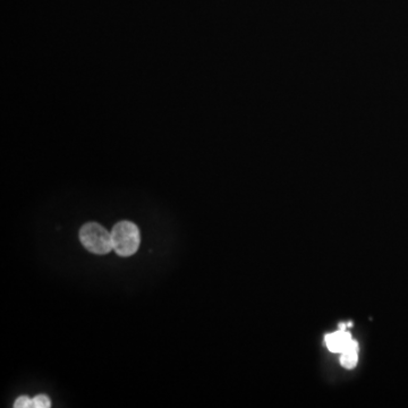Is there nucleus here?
<instances>
[{
    "instance_id": "1",
    "label": "nucleus",
    "mask_w": 408,
    "mask_h": 408,
    "mask_svg": "<svg viewBox=\"0 0 408 408\" xmlns=\"http://www.w3.org/2000/svg\"><path fill=\"white\" fill-rule=\"evenodd\" d=\"M112 249L121 258H128L137 252L141 244L140 229L134 222L119 221L112 227Z\"/></svg>"
},
{
    "instance_id": "2",
    "label": "nucleus",
    "mask_w": 408,
    "mask_h": 408,
    "mask_svg": "<svg viewBox=\"0 0 408 408\" xmlns=\"http://www.w3.org/2000/svg\"><path fill=\"white\" fill-rule=\"evenodd\" d=\"M79 240L89 252L104 255L112 249L111 232L98 222H88L79 230Z\"/></svg>"
},
{
    "instance_id": "3",
    "label": "nucleus",
    "mask_w": 408,
    "mask_h": 408,
    "mask_svg": "<svg viewBox=\"0 0 408 408\" xmlns=\"http://www.w3.org/2000/svg\"><path fill=\"white\" fill-rule=\"evenodd\" d=\"M352 340H353L352 335H350L348 331L343 329H339L336 332H332V334L325 335L324 337L327 347H328V349L332 353H341L350 344V341Z\"/></svg>"
},
{
    "instance_id": "4",
    "label": "nucleus",
    "mask_w": 408,
    "mask_h": 408,
    "mask_svg": "<svg viewBox=\"0 0 408 408\" xmlns=\"http://www.w3.org/2000/svg\"><path fill=\"white\" fill-rule=\"evenodd\" d=\"M340 364L345 369H354L358 362V344L356 340H352L350 344L340 353Z\"/></svg>"
},
{
    "instance_id": "5",
    "label": "nucleus",
    "mask_w": 408,
    "mask_h": 408,
    "mask_svg": "<svg viewBox=\"0 0 408 408\" xmlns=\"http://www.w3.org/2000/svg\"><path fill=\"white\" fill-rule=\"evenodd\" d=\"M51 400L47 395H37L32 399V408H49Z\"/></svg>"
},
{
    "instance_id": "6",
    "label": "nucleus",
    "mask_w": 408,
    "mask_h": 408,
    "mask_svg": "<svg viewBox=\"0 0 408 408\" xmlns=\"http://www.w3.org/2000/svg\"><path fill=\"white\" fill-rule=\"evenodd\" d=\"M14 407L15 408H30L32 407V399L27 396H21L18 397L16 401L14 402Z\"/></svg>"
}]
</instances>
